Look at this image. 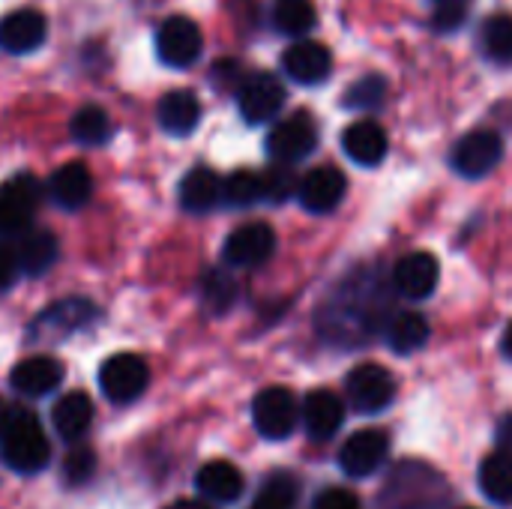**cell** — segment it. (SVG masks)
I'll list each match as a JSON object with an SVG mask.
<instances>
[{"label":"cell","mask_w":512,"mask_h":509,"mask_svg":"<svg viewBox=\"0 0 512 509\" xmlns=\"http://www.w3.org/2000/svg\"><path fill=\"white\" fill-rule=\"evenodd\" d=\"M345 189H348L345 174H342L336 165H321V168H312V171L300 180L297 198H300L303 210L321 216V213H333V210L342 204Z\"/></svg>","instance_id":"cell-13"},{"label":"cell","mask_w":512,"mask_h":509,"mask_svg":"<svg viewBox=\"0 0 512 509\" xmlns=\"http://www.w3.org/2000/svg\"><path fill=\"white\" fill-rule=\"evenodd\" d=\"M201 297H204V306L216 315H225L234 300H237V282L228 270H210L204 276V285H201Z\"/></svg>","instance_id":"cell-34"},{"label":"cell","mask_w":512,"mask_h":509,"mask_svg":"<svg viewBox=\"0 0 512 509\" xmlns=\"http://www.w3.org/2000/svg\"><path fill=\"white\" fill-rule=\"evenodd\" d=\"M261 186H264V201L282 204V201H288L291 195H297L300 180H297V174L291 171V165L273 162V165L261 174Z\"/></svg>","instance_id":"cell-35"},{"label":"cell","mask_w":512,"mask_h":509,"mask_svg":"<svg viewBox=\"0 0 512 509\" xmlns=\"http://www.w3.org/2000/svg\"><path fill=\"white\" fill-rule=\"evenodd\" d=\"M3 462L18 474H39L51 459V444L42 423L30 411H12L9 426L0 438Z\"/></svg>","instance_id":"cell-1"},{"label":"cell","mask_w":512,"mask_h":509,"mask_svg":"<svg viewBox=\"0 0 512 509\" xmlns=\"http://www.w3.org/2000/svg\"><path fill=\"white\" fill-rule=\"evenodd\" d=\"M15 261H18V270L27 273V276H39L45 273L54 261H57V240L51 231H39V228H30L24 234L15 237Z\"/></svg>","instance_id":"cell-23"},{"label":"cell","mask_w":512,"mask_h":509,"mask_svg":"<svg viewBox=\"0 0 512 509\" xmlns=\"http://www.w3.org/2000/svg\"><path fill=\"white\" fill-rule=\"evenodd\" d=\"M282 66L288 78L297 84H321L333 72V54L327 45L315 39H300L282 54Z\"/></svg>","instance_id":"cell-14"},{"label":"cell","mask_w":512,"mask_h":509,"mask_svg":"<svg viewBox=\"0 0 512 509\" xmlns=\"http://www.w3.org/2000/svg\"><path fill=\"white\" fill-rule=\"evenodd\" d=\"M222 201L231 207H252L258 201H264V186H261V174L255 171H234L231 177L222 180Z\"/></svg>","instance_id":"cell-32"},{"label":"cell","mask_w":512,"mask_h":509,"mask_svg":"<svg viewBox=\"0 0 512 509\" xmlns=\"http://www.w3.org/2000/svg\"><path fill=\"white\" fill-rule=\"evenodd\" d=\"M9 384L27 399H42L63 384V366L54 357H27L9 372Z\"/></svg>","instance_id":"cell-17"},{"label":"cell","mask_w":512,"mask_h":509,"mask_svg":"<svg viewBox=\"0 0 512 509\" xmlns=\"http://www.w3.org/2000/svg\"><path fill=\"white\" fill-rule=\"evenodd\" d=\"M195 486H198L201 498L210 504H234V501H240L246 480L231 462H207L195 474Z\"/></svg>","instance_id":"cell-21"},{"label":"cell","mask_w":512,"mask_h":509,"mask_svg":"<svg viewBox=\"0 0 512 509\" xmlns=\"http://www.w3.org/2000/svg\"><path fill=\"white\" fill-rule=\"evenodd\" d=\"M168 509H210V507H204V504H195V501H177V504H171Z\"/></svg>","instance_id":"cell-44"},{"label":"cell","mask_w":512,"mask_h":509,"mask_svg":"<svg viewBox=\"0 0 512 509\" xmlns=\"http://www.w3.org/2000/svg\"><path fill=\"white\" fill-rule=\"evenodd\" d=\"M93 471H96V456H93L90 447H75V450L66 453V459H63V477H66L69 486L87 483L93 477Z\"/></svg>","instance_id":"cell-36"},{"label":"cell","mask_w":512,"mask_h":509,"mask_svg":"<svg viewBox=\"0 0 512 509\" xmlns=\"http://www.w3.org/2000/svg\"><path fill=\"white\" fill-rule=\"evenodd\" d=\"M156 117H159V126H162L168 135L183 138V135L195 132V126L201 123V102H198V96L189 93V90H171V93H165V96L159 99Z\"/></svg>","instance_id":"cell-22"},{"label":"cell","mask_w":512,"mask_h":509,"mask_svg":"<svg viewBox=\"0 0 512 509\" xmlns=\"http://www.w3.org/2000/svg\"><path fill=\"white\" fill-rule=\"evenodd\" d=\"M504 156V141L498 132L492 129H474L468 132L465 138H459V144L453 147V168L462 174V177H471V180H480L486 177L489 171L498 168Z\"/></svg>","instance_id":"cell-9"},{"label":"cell","mask_w":512,"mask_h":509,"mask_svg":"<svg viewBox=\"0 0 512 509\" xmlns=\"http://www.w3.org/2000/svg\"><path fill=\"white\" fill-rule=\"evenodd\" d=\"M384 99H387V81H384L381 75L372 72V75L357 78V81L348 87L342 105L351 108V111H375V108L384 105Z\"/></svg>","instance_id":"cell-33"},{"label":"cell","mask_w":512,"mask_h":509,"mask_svg":"<svg viewBox=\"0 0 512 509\" xmlns=\"http://www.w3.org/2000/svg\"><path fill=\"white\" fill-rule=\"evenodd\" d=\"M18 276V261H15V252L12 246H3L0 243V291H6Z\"/></svg>","instance_id":"cell-39"},{"label":"cell","mask_w":512,"mask_h":509,"mask_svg":"<svg viewBox=\"0 0 512 509\" xmlns=\"http://www.w3.org/2000/svg\"><path fill=\"white\" fill-rule=\"evenodd\" d=\"M387 453H390V441L381 429H360L345 441L339 453V465L348 477L363 480L384 465Z\"/></svg>","instance_id":"cell-12"},{"label":"cell","mask_w":512,"mask_h":509,"mask_svg":"<svg viewBox=\"0 0 512 509\" xmlns=\"http://www.w3.org/2000/svg\"><path fill=\"white\" fill-rule=\"evenodd\" d=\"M69 132L78 144L84 147H99L111 138V117L99 108V105H84L75 111L72 123H69Z\"/></svg>","instance_id":"cell-30"},{"label":"cell","mask_w":512,"mask_h":509,"mask_svg":"<svg viewBox=\"0 0 512 509\" xmlns=\"http://www.w3.org/2000/svg\"><path fill=\"white\" fill-rule=\"evenodd\" d=\"M213 78H216L219 84H225V87H237V90H240V84L246 81V78H240V66H237V60H219V63H216V69H213Z\"/></svg>","instance_id":"cell-40"},{"label":"cell","mask_w":512,"mask_h":509,"mask_svg":"<svg viewBox=\"0 0 512 509\" xmlns=\"http://www.w3.org/2000/svg\"><path fill=\"white\" fill-rule=\"evenodd\" d=\"M315 509H363L357 495L348 489H327L315 498Z\"/></svg>","instance_id":"cell-38"},{"label":"cell","mask_w":512,"mask_h":509,"mask_svg":"<svg viewBox=\"0 0 512 509\" xmlns=\"http://www.w3.org/2000/svg\"><path fill=\"white\" fill-rule=\"evenodd\" d=\"M318 147V123L309 111H297L279 120L267 135V153L279 165H294L315 153Z\"/></svg>","instance_id":"cell-2"},{"label":"cell","mask_w":512,"mask_h":509,"mask_svg":"<svg viewBox=\"0 0 512 509\" xmlns=\"http://www.w3.org/2000/svg\"><path fill=\"white\" fill-rule=\"evenodd\" d=\"M42 201V186L30 174H18L0 189V237H18L30 231L33 213Z\"/></svg>","instance_id":"cell-4"},{"label":"cell","mask_w":512,"mask_h":509,"mask_svg":"<svg viewBox=\"0 0 512 509\" xmlns=\"http://www.w3.org/2000/svg\"><path fill=\"white\" fill-rule=\"evenodd\" d=\"M441 3H447V0H441Z\"/></svg>","instance_id":"cell-46"},{"label":"cell","mask_w":512,"mask_h":509,"mask_svg":"<svg viewBox=\"0 0 512 509\" xmlns=\"http://www.w3.org/2000/svg\"><path fill=\"white\" fill-rule=\"evenodd\" d=\"M345 393H348V402L357 414L372 417V414H381L384 408H390V402L396 399V381L384 366L363 363L348 375Z\"/></svg>","instance_id":"cell-6"},{"label":"cell","mask_w":512,"mask_h":509,"mask_svg":"<svg viewBox=\"0 0 512 509\" xmlns=\"http://www.w3.org/2000/svg\"><path fill=\"white\" fill-rule=\"evenodd\" d=\"M501 348H504V354L512 360V324L507 327V333H504V342H501Z\"/></svg>","instance_id":"cell-43"},{"label":"cell","mask_w":512,"mask_h":509,"mask_svg":"<svg viewBox=\"0 0 512 509\" xmlns=\"http://www.w3.org/2000/svg\"><path fill=\"white\" fill-rule=\"evenodd\" d=\"M387 132L375 123V120H357L342 132V150L348 153V159H354L363 168H375L384 162L387 156Z\"/></svg>","instance_id":"cell-19"},{"label":"cell","mask_w":512,"mask_h":509,"mask_svg":"<svg viewBox=\"0 0 512 509\" xmlns=\"http://www.w3.org/2000/svg\"><path fill=\"white\" fill-rule=\"evenodd\" d=\"M429 339V321L420 312H399L387 324V342L396 354H414Z\"/></svg>","instance_id":"cell-27"},{"label":"cell","mask_w":512,"mask_h":509,"mask_svg":"<svg viewBox=\"0 0 512 509\" xmlns=\"http://www.w3.org/2000/svg\"><path fill=\"white\" fill-rule=\"evenodd\" d=\"M276 249V234L267 222H249L228 234L222 246V261L228 267H258Z\"/></svg>","instance_id":"cell-11"},{"label":"cell","mask_w":512,"mask_h":509,"mask_svg":"<svg viewBox=\"0 0 512 509\" xmlns=\"http://www.w3.org/2000/svg\"><path fill=\"white\" fill-rule=\"evenodd\" d=\"M204 51V36L201 27L186 18V15H171L159 24L156 30V54L162 63L174 66V69H186L192 66Z\"/></svg>","instance_id":"cell-7"},{"label":"cell","mask_w":512,"mask_h":509,"mask_svg":"<svg viewBox=\"0 0 512 509\" xmlns=\"http://www.w3.org/2000/svg\"><path fill=\"white\" fill-rule=\"evenodd\" d=\"M222 201V180L210 168H192L180 183V204L189 213H210Z\"/></svg>","instance_id":"cell-24"},{"label":"cell","mask_w":512,"mask_h":509,"mask_svg":"<svg viewBox=\"0 0 512 509\" xmlns=\"http://www.w3.org/2000/svg\"><path fill=\"white\" fill-rule=\"evenodd\" d=\"M318 24V12L312 0H276L273 3V27L285 36H303Z\"/></svg>","instance_id":"cell-28"},{"label":"cell","mask_w":512,"mask_h":509,"mask_svg":"<svg viewBox=\"0 0 512 509\" xmlns=\"http://www.w3.org/2000/svg\"><path fill=\"white\" fill-rule=\"evenodd\" d=\"M93 195V177L84 162L60 165L48 180V198L63 210H81Z\"/></svg>","instance_id":"cell-20"},{"label":"cell","mask_w":512,"mask_h":509,"mask_svg":"<svg viewBox=\"0 0 512 509\" xmlns=\"http://www.w3.org/2000/svg\"><path fill=\"white\" fill-rule=\"evenodd\" d=\"M48 36V21L36 9H15L0 18V48L9 54H30Z\"/></svg>","instance_id":"cell-16"},{"label":"cell","mask_w":512,"mask_h":509,"mask_svg":"<svg viewBox=\"0 0 512 509\" xmlns=\"http://www.w3.org/2000/svg\"><path fill=\"white\" fill-rule=\"evenodd\" d=\"M297 420H300L297 399L285 387H267L252 402V423L258 435H264L267 441H285L297 429Z\"/></svg>","instance_id":"cell-5"},{"label":"cell","mask_w":512,"mask_h":509,"mask_svg":"<svg viewBox=\"0 0 512 509\" xmlns=\"http://www.w3.org/2000/svg\"><path fill=\"white\" fill-rule=\"evenodd\" d=\"M300 417H303V426L312 441H330L345 423V405L330 390H312L303 399Z\"/></svg>","instance_id":"cell-18"},{"label":"cell","mask_w":512,"mask_h":509,"mask_svg":"<svg viewBox=\"0 0 512 509\" xmlns=\"http://www.w3.org/2000/svg\"><path fill=\"white\" fill-rule=\"evenodd\" d=\"M480 489L492 504L512 507V456L498 450V453L483 459V465H480Z\"/></svg>","instance_id":"cell-26"},{"label":"cell","mask_w":512,"mask_h":509,"mask_svg":"<svg viewBox=\"0 0 512 509\" xmlns=\"http://www.w3.org/2000/svg\"><path fill=\"white\" fill-rule=\"evenodd\" d=\"M438 276H441V267H438L435 255L411 252V255L396 261V267H393V288L402 297L423 300V297H429L438 288Z\"/></svg>","instance_id":"cell-15"},{"label":"cell","mask_w":512,"mask_h":509,"mask_svg":"<svg viewBox=\"0 0 512 509\" xmlns=\"http://www.w3.org/2000/svg\"><path fill=\"white\" fill-rule=\"evenodd\" d=\"M465 509H474V507H465Z\"/></svg>","instance_id":"cell-45"},{"label":"cell","mask_w":512,"mask_h":509,"mask_svg":"<svg viewBox=\"0 0 512 509\" xmlns=\"http://www.w3.org/2000/svg\"><path fill=\"white\" fill-rule=\"evenodd\" d=\"M495 438H498V450H501V453H507V456H512V414L498 423Z\"/></svg>","instance_id":"cell-41"},{"label":"cell","mask_w":512,"mask_h":509,"mask_svg":"<svg viewBox=\"0 0 512 509\" xmlns=\"http://www.w3.org/2000/svg\"><path fill=\"white\" fill-rule=\"evenodd\" d=\"M51 423H54V429H57L60 438L78 441L90 429V423H93V402H90V396L87 393H66L54 405Z\"/></svg>","instance_id":"cell-25"},{"label":"cell","mask_w":512,"mask_h":509,"mask_svg":"<svg viewBox=\"0 0 512 509\" xmlns=\"http://www.w3.org/2000/svg\"><path fill=\"white\" fill-rule=\"evenodd\" d=\"M465 18H468V6H465V0H447V3H441V6L435 9L432 27H435V30L450 33V30H459V27L465 24Z\"/></svg>","instance_id":"cell-37"},{"label":"cell","mask_w":512,"mask_h":509,"mask_svg":"<svg viewBox=\"0 0 512 509\" xmlns=\"http://www.w3.org/2000/svg\"><path fill=\"white\" fill-rule=\"evenodd\" d=\"M300 498V486L291 474L285 471H276L264 480L261 492L255 495V504L252 509H294Z\"/></svg>","instance_id":"cell-31"},{"label":"cell","mask_w":512,"mask_h":509,"mask_svg":"<svg viewBox=\"0 0 512 509\" xmlns=\"http://www.w3.org/2000/svg\"><path fill=\"white\" fill-rule=\"evenodd\" d=\"M9 417H12V411L6 408V402H0V438H3V432L9 426Z\"/></svg>","instance_id":"cell-42"},{"label":"cell","mask_w":512,"mask_h":509,"mask_svg":"<svg viewBox=\"0 0 512 509\" xmlns=\"http://www.w3.org/2000/svg\"><path fill=\"white\" fill-rule=\"evenodd\" d=\"M480 48L495 63H512V15H489L480 27Z\"/></svg>","instance_id":"cell-29"},{"label":"cell","mask_w":512,"mask_h":509,"mask_svg":"<svg viewBox=\"0 0 512 509\" xmlns=\"http://www.w3.org/2000/svg\"><path fill=\"white\" fill-rule=\"evenodd\" d=\"M93 321H96V306L90 300H81V297L57 300L54 306L39 312V318L30 324V339H51V342H57L63 336H72V333L84 330Z\"/></svg>","instance_id":"cell-10"},{"label":"cell","mask_w":512,"mask_h":509,"mask_svg":"<svg viewBox=\"0 0 512 509\" xmlns=\"http://www.w3.org/2000/svg\"><path fill=\"white\" fill-rule=\"evenodd\" d=\"M150 384V369L138 354H114L99 369V387L108 402L129 405L144 396Z\"/></svg>","instance_id":"cell-3"},{"label":"cell","mask_w":512,"mask_h":509,"mask_svg":"<svg viewBox=\"0 0 512 509\" xmlns=\"http://www.w3.org/2000/svg\"><path fill=\"white\" fill-rule=\"evenodd\" d=\"M237 105L246 123H270L285 105V87L273 72H252L237 90Z\"/></svg>","instance_id":"cell-8"}]
</instances>
